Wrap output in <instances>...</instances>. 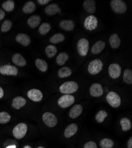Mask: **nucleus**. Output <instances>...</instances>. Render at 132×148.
Returning <instances> with one entry per match:
<instances>
[{
  "label": "nucleus",
  "mask_w": 132,
  "mask_h": 148,
  "mask_svg": "<svg viewBox=\"0 0 132 148\" xmlns=\"http://www.w3.org/2000/svg\"><path fill=\"white\" fill-rule=\"evenodd\" d=\"M16 40L23 46H28L31 43L30 36L26 33H19L16 37Z\"/></svg>",
  "instance_id": "4468645a"
},
{
  "label": "nucleus",
  "mask_w": 132,
  "mask_h": 148,
  "mask_svg": "<svg viewBox=\"0 0 132 148\" xmlns=\"http://www.w3.org/2000/svg\"><path fill=\"white\" fill-rule=\"evenodd\" d=\"M120 125L122 126V130L124 132L129 131L131 128V123L130 120L126 117L122 118L120 120Z\"/></svg>",
  "instance_id": "2f4dec72"
},
{
  "label": "nucleus",
  "mask_w": 132,
  "mask_h": 148,
  "mask_svg": "<svg viewBox=\"0 0 132 148\" xmlns=\"http://www.w3.org/2000/svg\"><path fill=\"white\" fill-rule=\"evenodd\" d=\"M72 73V71L70 68L67 66H64L59 69L57 72V76L61 78H65L70 77Z\"/></svg>",
  "instance_id": "393cba45"
},
{
  "label": "nucleus",
  "mask_w": 132,
  "mask_h": 148,
  "mask_svg": "<svg viewBox=\"0 0 132 148\" xmlns=\"http://www.w3.org/2000/svg\"><path fill=\"white\" fill-rule=\"evenodd\" d=\"M11 27H12V22L9 20H7L3 22L1 26V30L2 32L5 33L8 32L11 29Z\"/></svg>",
  "instance_id": "4c0bfd02"
},
{
  "label": "nucleus",
  "mask_w": 132,
  "mask_h": 148,
  "mask_svg": "<svg viewBox=\"0 0 132 148\" xmlns=\"http://www.w3.org/2000/svg\"><path fill=\"white\" fill-rule=\"evenodd\" d=\"M44 11L47 15L51 16L59 13L61 11V9H60L58 4L56 3H52L46 7Z\"/></svg>",
  "instance_id": "f3484780"
},
{
  "label": "nucleus",
  "mask_w": 132,
  "mask_h": 148,
  "mask_svg": "<svg viewBox=\"0 0 132 148\" xmlns=\"http://www.w3.org/2000/svg\"><path fill=\"white\" fill-rule=\"evenodd\" d=\"M27 130V125L24 123H20L14 127L13 130V136L17 139H21L25 136Z\"/></svg>",
  "instance_id": "20e7f679"
},
{
  "label": "nucleus",
  "mask_w": 132,
  "mask_h": 148,
  "mask_svg": "<svg viewBox=\"0 0 132 148\" xmlns=\"http://www.w3.org/2000/svg\"><path fill=\"white\" fill-rule=\"evenodd\" d=\"M45 52L48 58H52L56 55L57 52V49L55 45H49L46 46L45 49Z\"/></svg>",
  "instance_id": "c756f323"
},
{
  "label": "nucleus",
  "mask_w": 132,
  "mask_h": 148,
  "mask_svg": "<svg viewBox=\"0 0 132 148\" xmlns=\"http://www.w3.org/2000/svg\"><path fill=\"white\" fill-rule=\"evenodd\" d=\"M26 100L25 98L21 96H17L13 99L12 102V107L15 109L19 110L26 104Z\"/></svg>",
  "instance_id": "4be33fe9"
},
{
  "label": "nucleus",
  "mask_w": 132,
  "mask_h": 148,
  "mask_svg": "<svg viewBox=\"0 0 132 148\" xmlns=\"http://www.w3.org/2000/svg\"><path fill=\"white\" fill-rule=\"evenodd\" d=\"M82 106L81 104H76L70 110L69 117L72 119H77L82 114Z\"/></svg>",
  "instance_id": "6ab92c4d"
},
{
  "label": "nucleus",
  "mask_w": 132,
  "mask_h": 148,
  "mask_svg": "<svg viewBox=\"0 0 132 148\" xmlns=\"http://www.w3.org/2000/svg\"><path fill=\"white\" fill-rule=\"evenodd\" d=\"M5 16V13L4 11V10H2L1 8H0V20H2L4 18Z\"/></svg>",
  "instance_id": "a19ab883"
},
{
  "label": "nucleus",
  "mask_w": 132,
  "mask_h": 148,
  "mask_svg": "<svg viewBox=\"0 0 132 148\" xmlns=\"http://www.w3.org/2000/svg\"><path fill=\"white\" fill-rule=\"evenodd\" d=\"M27 97L33 101L39 102L43 99V93L38 89H31L27 92Z\"/></svg>",
  "instance_id": "f8f14e48"
},
{
  "label": "nucleus",
  "mask_w": 132,
  "mask_h": 148,
  "mask_svg": "<svg viewBox=\"0 0 132 148\" xmlns=\"http://www.w3.org/2000/svg\"><path fill=\"white\" fill-rule=\"evenodd\" d=\"M98 21L97 18L93 15L88 16L83 23L84 27L89 31H92L97 27Z\"/></svg>",
  "instance_id": "1a4fd4ad"
},
{
  "label": "nucleus",
  "mask_w": 132,
  "mask_h": 148,
  "mask_svg": "<svg viewBox=\"0 0 132 148\" xmlns=\"http://www.w3.org/2000/svg\"><path fill=\"white\" fill-rule=\"evenodd\" d=\"M18 72L17 67L11 65H4L0 67V73L3 75L16 76Z\"/></svg>",
  "instance_id": "9d476101"
},
{
  "label": "nucleus",
  "mask_w": 132,
  "mask_h": 148,
  "mask_svg": "<svg viewBox=\"0 0 132 148\" xmlns=\"http://www.w3.org/2000/svg\"><path fill=\"white\" fill-rule=\"evenodd\" d=\"M11 120V116L6 112H0V123L6 124Z\"/></svg>",
  "instance_id": "e433bc0d"
},
{
  "label": "nucleus",
  "mask_w": 132,
  "mask_h": 148,
  "mask_svg": "<svg viewBox=\"0 0 132 148\" xmlns=\"http://www.w3.org/2000/svg\"><path fill=\"white\" fill-rule=\"evenodd\" d=\"M89 41L87 39H80L77 43V51L79 55L83 57L86 56L89 51Z\"/></svg>",
  "instance_id": "0eeeda50"
},
{
  "label": "nucleus",
  "mask_w": 132,
  "mask_h": 148,
  "mask_svg": "<svg viewBox=\"0 0 132 148\" xmlns=\"http://www.w3.org/2000/svg\"><path fill=\"white\" fill-rule=\"evenodd\" d=\"M78 125L75 123H72L70 124L65 129L64 132V136L66 138H70L72 136L75 135L78 132Z\"/></svg>",
  "instance_id": "a211bd4d"
},
{
  "label": "nucleus",
  "mask_w": 132,
  "mask_h": 148,
  "mask_svg": "<svg viewBox=\"0 0 132 148\" xmlns=\"http://www.w3.org/2000/svg\"><path fill=\"white\" fill-rule=\"evenodd\" d=\"M51 30V25L49 23H43L39 27V33L41 35H46Z\"/></svg>",
  "instance_id": "7c9ffc66"
},
{
  "label": "nucleus",
  "mask_w": 132,
  "mask_h": 148,
  "mask_svg": "<svg viewBox=\"0 0 132 148\" xmlns=\"http://www.w3.org/2000/svg\"><path fill=\"white\" fill-rule=\"evenodd\" d=\"M50 1H49V0H38V3L40 5H46V4L49 3Z\"/></svg>",
  "instance_id": "ea45409f"
},
{
  "label": "nucleus",
  "mask_w": 132,
  "mask_h": 148,
  "mask_svg": "<svg viewBox=\"0 0 132 148\" xmlns=\"http://www.w3.org/2000/svg\"><path fill=\"white\" fill-rule=\"evenodd\" d=\"M13 62L19 67H23L26 65L27 61L20 53H15L12 58Z\"/></svg>",
  "instance_id": "412c9836"
},
{
  "label": "nucleus",
  "mask_w": 132,
  "mask_h": 148,
  "mask_svg": "<svg viewBox=\"0 0 132 148\" xmlns=\"http://www.w3.org/2000/svg\"><path fill=\"white\" fill-rule=\"evenodd\" d=\"M42 119L44 124L49 127H54L57 123V117L51 112H45L42 116Z\"/></svg>",
  "instance_id": "6e6552de"
},
{
  "label": "nucleus",
  "mask_w": 132,
  "mask_h": 148,
  "mask_svg": "<svg viewBox=\"0 0 132 148\" xmlns=\"http://www.w3.org/2000/svg\"><path fill=\"white\" fill-rule=\"evenodd\" d=\"M106 100L109 104L113 108H117L120 106L122 100L118 94L114 91H110L106 96Z\"/></svg>",
  "instance_id": "39448f33"
},
{
  "label": "nucleus",
  "mask_w": 132,
  "mask_h": 148,
  "mask_svg": "<svg viewBox=\"0 0 132 148\" xmlns=\"http://www.w3.org/2000/svg\"><path fill=\"white\" fill-rule=\"evenodd\" d=\"M15 7V3L13 0H7L2 4V8L7 12L12 11Z\"/></svg>",
  "instance_id": "72a5a7b5"
},
{
  "label": "nucleus",
  "mask_w": 132,
  "mask_h": 148,
  "mask_svg": "<svg viewBox=\"0 0 132 148\" xmlns=\"http://www.w3.org/2000/svg\"><path fill=\"white\" fill-rule=\"evenodd\" d=\"M36 9V5L35 3L30 1L27 2L23 6V11L26 14H30L33 13Z\"/></svg>",
  "instance_id": "cd10ccee"
},
{
  "label": "nucleus",
  "mask_w": 132,
  "mask_h": 148,
  "mask_svg": "<svg viewBox=\"0 0 132 148\" xmlns=\"http://www.w3.org/2000/svg\"><path fill=\"white\" fill-rule=\"evenodd\" d=\"M59 26L61 29L65 31H72L75 27V24L74 21L71 20H63L59 23Z\"/></svg>",
  "instance_id": "dca6fc26"
},
{
  "label": "nucleus",
  "mask_w": 132,
  "mask_h": 148,
  "mask_svg": "<svg viewBox=\"0 0 132 148\" xmlns=\"http://www.w3.org/2000/svg\"><path fill=\"white\" fill-rule=\"evenodd\" d=\"M78 84L75 81H67L63 83L59 87V91L63 94L70 95L78 90Z\"/></svg>",
  "instance_id": "f257e3e1"
},
{
  "label": "nucleus",
  "mask_w": 132,
  "mask_h": 148,
  "mask_svg": "<svg viewBox=\"0 0 132 148\" xmlns=\"http://www.w3.org/2000/svg\"><path fill=\"white\" fill-rule=\"evenodd\" d=\"M110 6L115 13L124 14L127 9V6L126 3L122 0H112L110 1Z\"/></svg>",
  "instance_id": "f03ea898"
},
{
  "label": "nucleus",
  "mask_w": 132,
  "mask_h": 148,
  "mask_svg": "<svg viewBox=\"0 0 132 148\" xmlns=\"http://www.w3.org/2000/svg\"><path fill=\"white\" fill-rule=\"evenodd\" d=\"M65 39V36L61 33H57L53 35L50 38V42L52 44H57L64 42Z\"/></svg>",
  "instance_id": "c85d7f7f"
},
{
  "label": "nucleus",
  "mask_w": 132,
  "mask_h": 148,
  "mask_svg": "<svg viewBox=\"0 0 132 148\" xmlns=\"http://www.w3.org/2000/svg\"><path fill=\"white\" fill-rule=\"evenodd\" d=\"M38 148H44V147H43V146H39V147H38Z\"/></svg>",
  "instance_id": "a18cd8bd"
},
{
  "label": "nucleus",
  "mask_w": 132,
  "mask_h": 148,
  "mask_svg": "<svg viewBox=\"0 0 132 148\" xmlns=\"http://www.w3.org/2000/svg\"><path fill=\"white\" fill-rule=\"evenodd\" d=\"M123 79L126 84H132V71L130 69H126L124 70Z\"/></svg>",
  "instance_id": "473e14b6"
},
{
  "label": "nucleus",
  "mask_w": 132,
  "mask_h": 148,
  "mask_svg": "<svg viewBox=\"0 0 132 148\" xmlns=\"http://www.w3.org/2000/svg\"><path fill=\"white\" fill-rule=\"evenodd\" d=\"M108 71H109V74L111 78L117 79L121 75L122 68L118 64H111L110 65Z\"/></svg>",
  "instance_id": "9b49d317"
},
{
  "label": "nucleus",
  "mask_w": 132,
  "mask_h": 148,
  "mask_svg": "<svg viewBox=\"0 0 132 148\" xmlns=\"http://www.w3.org/2000/svg\"><path fill=\"white\" fill-rule=\"evenodd\" d=\"M103 68V62L98 59L91 61L88 66V71L91 75H95L99 73Z\"/></svg>",
  "instance_id": "7ed1b4c3"
},
{
  "label": "nucleus",
  "mask_w": 132,
  "mask_h": 148,
  "mask_svg": "<svg viewBox=\"0 0 132 148\" xmlns=\"http://www.w3.org/2000/svg\"><path fill=\"white\" fill-rule=\"evenodd\" d=\"M23 148H32V147L29 145H26L23 147Z\"/></svg>",
  "instance_id": "c03bdc74"
},
{
  "label": "nucleus",
  "mask_w": 132,
  "mask_h": 148,
  "mask_svg": "<svg viewBox=\"0 0 132 148\" xmlns=\"http://www.w3.org/2000/svg\"><path fill=\"white\" fill-rule=\"evenodd\" d=\"M69 58V55L65 52L60 53L56 59V64L59 66L64 65Z\"/></svg>",
  "instance_id": "a878e982"
},
{
  "label": "nucleus",
  "mask_w": 132,
  "mask_h": 148,
  "mask_svg": "<svg viewBox=\"0 0 132 148\" xmlns=\"http://www.w3.org/2000/svg\"><path fill=\"white\" fill-rule=\"evenodd\" d=\"M83 148H98V147H97V144H96L94 142L89 141L85 144Z\"/></svg>",
  "instance_id": "58836bf2"
},
{
  "label": "nucleus",
  "mask_w": 132,
  "mask_h": 148,
  "mask_svg": "<svg viewBox=\"0 0 132 148\" xmlns=\"http://www.w3.org/2000/svg\"><path fill=\"white\" fill-rule=\"evenodd\" d=\"M41 22V18L39 16L34 15L31 16L27 20V24L31 29L37 27Z\"/></svg>",
  "instance_id": "5701e85b"
},
{
  "label": "nucleus",
  "mask_w": 132,
  "mask_h": 148,
  "mask_svg": "<svg viewBox=\"0 0 132 148\" xmlns=\"http://www.w3.org/2000/svg\"><path fill=\"white\" fill-rule=\"evenodd\" d=\"M109 43L111 47L114 49H116L119 47L121 44V40L117 34L114 33L111 35L109 38Z\"/></svg>",
  "instance_id": "b1692460"
},
{
  "label": "nucleus",
  "mask_w": 132,
  "mask_h": 148,
  "mask_svg": "<svg viewBox=\"0 0 132 148\" xmlns=\"http://www.w3.org/2000/svg\"><path fill=\"white\" fill-rule=\"evenodd\" d=\"M90 93L94 97H101L104 93L102 85L99 83H94L90 88Z\"/></svg>",
  "instance_id": "ddd939ff"
},
{
  "label": "nucleus",
  "mask_w": 132,
  "mask_h": 148,
  "mask_svg": "<svg viewBox=\"0 0 132 148\" xmlns=\"http://www.w3.org/2000/svg\"><path fill=\"white\" fill-rule=\"evenodd\" d=\"M127 147L132 148V137H130V138L129 139V141L127 142Z\"/></svg>",
  "instance_id": "79ce46f5"
},
{
  "label": "nucleus",
  "mask_w": 132,
  "mask_h": 148,
  "mask_svg": "<svg viewBox=\"0 0 132 148\" xmlns=\"http://www.w3.org/2000/svg\"><path fill=\"white\" fill-rule=\"evenodd\" d=\"M100 145L102 148H112L114 146V142L111 139L105 138L100 141Z\"/></svg>",
  "instance_id": "c9c22d12"
},
{
  "label": "nucleus",
  "mask_w": 132,
  "mask_h": 148,
  "mask_svg": "<svg viewBox=\"0 0 132 148\" xmlns=\"http://www.w3.org/2000/svg\"><path fill=\"white\" fill-rule=\"evenodd\" d=\"M4 90L2 88V87H0V99H1V98H2L4 97Z\"/></svg>",
  "instance_id": "37998d69"
},
{
  "label": "nucleus",
  "mask_w": 132,
  "mask_h": 148,
  "mask_svg": "<svg viewBox=\"0 0 132 148\" xmlns=\"http://www.w3.org/2000/svg\"><path fill=\"white\" fill-rule=\"evenodd\" d=\"M35 65L37 68L42 72H45L48 69V64L42 59H37L35 60Z\"/></svg>",
  "instance_id": "bb28decb"
},
{
  "label": "nucleus",
  "mask_w": 132,
  "mask_h": 148,
  "mask_svg": "<svg viewBox=\"0 0 132 148\" xmlns=\"http://www.w3.org/2000/svg\"><path fill=\"white\" fill-rule=\"evenodd\" d=\"M75 100V97L72 95L65 94L59 98L57 104L60 107L66 108L72 105Z\"/></svg>",
  "instance_id": "423d86ee"
},
{
  "label": "nucleus",
  "mask_w": 132,
  "mask_h": 148,
  "mask_svg": "<svg viewBox=\"0 0 132 148\" xmlns=\"http://www.w3.org/2000/svg\"><path fill=\"white\" fill-rule=\"evenodd\" d=\"M108 116V113L104 110H100L95 115V120L98 123H102Z\"/></svg>",
  "instance_id": "f704fd0d"
},
{
  "label": "nucleus",
  "mask_w": 132,
  "mask_h": 148,
  "mask_svg": "<svg viewBox=\"0 0 132 148\" xmlns=\"http://www.w3.org/2000/svg\"><path fill=\"white\" fill-rule=\"evenodd\" d=\"M105 47V43L103 40H98L95 42L91 48V53L94 55L100 53Z\"/></svg>",
  "instance_id": "aec40b11"
},
{
  "label": "nucleus",
  "mask_w": 132,
  "mask_h": 148,
  "mask_svg": "<svg viewBox=\"0 0 132 148\" xmlns=\"http://www.w3.org/2000/svg\"><path fill=\"white\" fill-rule=\"evenodd\" d=\"M83 8L88 13L93 14L95 13L96 4L94 0H85L83 3Z\"/></svg>",
  "instance_id": "2eb2a0df"
}]
</instances>
